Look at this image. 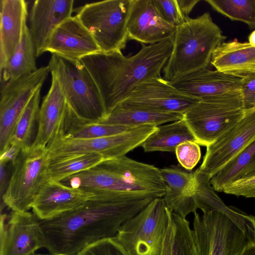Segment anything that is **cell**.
<instances>
[{
    "instance_id": "cb8c5ba5",
    "label": "cell",
    "mask_w": 255,
    "mask_h": 255,
    "mask_svg": "<svg viewBox=\"0 0 255 255\" xmlns=\"http://www.w3.org/2000/svg\"><path fill=\"white\" fill-rule=\"evenodd\" d=\"M183 118V115L179 113L152 111L121 103L98 123L130 127L145 125L157 127Z\"/></svg>"
},
{
    "instance_id": "e0dca14e",
    "label": "cell",
    "mask_w": 255,
    "mask_h": 255,
    "mask_svg": "<svg viewBox=\"0 0 255 255\" xmlns=\"http://www.w3.org/2000/svg\"><path fill=\"white\" fill-rule=\"evenodd\" d=\"M70 123V108L58 81L52 76L50 88L40 107L37 133L32 144L47 146L65 134Z\"/></svg>"
},
{
    "instance_id": "7402d4cb",
    "label": "cell",
    "mask_w": 255,
    "mask_h": 255,
    "mask_svg": "<svg viewBox=\"0 0 255 255\" xmlns=\"http://www.w3.org/2000/svg\"><path fill=\"white\" fill-rule=\"evenodd\" d=\"M211 64L216 70L240 79L255 74V47L236 39L223 42L214 51Z\"/></svg>"
},
{
    "instance_id": "8fae6325",
    "label": "cell",
    "mask_w": 255,
    "mask_h": 255,
    "mask_svg": "<svg viewBox=\"0 0 255 255\" xmlns=\"http://www.w3.org/2000/svg\"><path fill=\"white\" fill-rule=\"evenodd\" d=\"M50 70L48 65L1 85L0 101V154L9 146L15 126L35 92L41 88Z\"/></svg>"
},
{
    "instance_id": "ffe728a7",
    "label": "cell",
    "mask_w": 255,
    "mask_h": 255,
    "mask_svg": "<svg viewBox=\"0 0 255 255\" xmlns=\"http://www.w3.org/2000/svg\"><path fill=\"white\" fill-rule=\"evenodd\" d=\"M170 82L199 101L241 92V79L207 68Z\"/></svg>"
},
{
    "instance_id": "277c9868",
    "label": "cell",
    "mask_w": 255,
    "mask_h": 255,
    "mask_svg": "<svg viewBox=\"0 0 255 255\" xmlns=\"http://www.w3.org/2000/svg\"><path fill=\"white\" fill-rule=\"evenodd\" d=\"M226 38L208 12L189 18L176 27L163 78L173 82L207 68L214 50Z\"/></svg>"
},
{
    "instance_id": "4dcf8cb0",
    "label": "cell",
    "mask_w": 255,
    "mask_h": 255,
    "mask_svg": "<svg viewBox=\"0 0 255 255\" xmlns=\"http://www.w3.org/2000/svg\"><path fill=\"white\" fill-rule=\"evenodd\" d=\"M215 10L255 30V0H205Z\"/></svg>"
},
{
    "instance_id": "5bb4252c",
    "label": "cell",
    "mask_w": 255,
    "mask_h": 255,
    "mask_svg": "<svg viewBox=\"0 0 255 255\" xmlns=\"http://www.w3.org/2000/svg\"><path fill=\"white\" fill-rule=\"evenodd\" d=\"M0 255H32L44 248L40 220L32 212L12 211L0 217Z\"/></svg>"
},
{
    "instance_id": "ba28073f",
    "label": "cell",
    "mask_w": 255,
    "mask_h": 255,
    "mask_svg": "<svg viewBox=\"0 0 255 255\" xmlns=\"http://www.w3.org/2000/svg\"><path fill=\"white\" fill-rule=\"evenodd\" d=\"M46 146L32 144L21 150L14 163L7 189L0 200V212L5 207L12 211L25 212L47 179L49 162Z\"/></svg>"
},
{
    "instance_id": "3957f363",
    "label": "cell",
    "mask_w": 255,
    "mask_h": 255,
    "mask_svg": "<svg viewBox=\"0 0 255 255\" xmlns=\"http://www.w3.org/2000/svg\"><path fill=\"white\" fill-rule=\"evenodd\" d=\"M77 187L94 193L163 197L167 189L160 169L127 156L105 160L77 173Z\"/></svg>"
},
{
    "instance_id": "1f68e13d",
    "label": "cell",
    "mask_w": 255,
    "mask_h": 255,
    "mask_svg": "<svg viewBox=\"0 0 255 255\" xmlns=\"http://www.w3.org/2000/svg\"><path fill=\"white\" fill-rule=\"evenodd\" d=\"M135 127L109 125L101 123L71 121L64 135L76 138H95L113 135Z\"/></svg>"
},
{
    "instance_id": "9a60e30c",
    "label": "cell",
    "mask_w": 255,
    "mask_h": 255,
    "mask_svg": "<svg viewBox=\"0 0 255 255\" xmlns=\"http://www.w3.org/2000/svg\"><path fill=\"white\" fill-rule=\"evenodd\" d=\"M95 195L47 178L35 196L31 209L40 221H46L79 208Z\"/></svg>"
},
{
    "instance_id": "d6a6232c",
    "label": "cell",
    "mask_w": 255,
    "mask_h": 255,
    "mask_svg": "<svg viewBox=\"0 0 255 255\" xmlns=\"http://www.w3.org/2000/svg\"><path fill=\"white\" fill-rule=\"evenodd\" d=\"M175 152L179 163L187 170L193 169L201 156L199 144L194 141H185L179 144Z\"/></svg>"
},
{
    "instance_id": "8992f818",
    "label": "cell",
    "mask_w": 255,
    "mask_h": 255,
    "mask_svg": "<svg viewBox=\"0 0 255 255\" xmlns=\"http://www.w3.org/2000/svg\"><path fill=\"white\" fill-rule=\"evenodd\" d=\"M171 214L163 198H155L127 221L115 237L128 255H161Z\"/></svg>"
},
{
    "instance_id": "7c38bea8",
    "label": "cell",
    "mask_w": 255,
    "mask_h": 255,
    "mask_svg": "<svg viewBox=\"0 0 255 255\" xmlns=\"http://www.w3.org/2000/svg\"><path fill=\"white\" fill-rule=\"evenodd\" d=\"M255 138V109L206 147L203 161L196 170L209 179Z\"/></svg>"
},
{
    "instance_id": "d4e9b609",
    "label": "cell",
    "mask_w": 255,
    "mask_h": 255,
    "mask_svg": "<svg viewBox=\"0 0 255 255\" xmlns=\"http://www.w3.org/2000/svg\"><path fill=\"white\" fill-rule=\"evenodd\" d=\"M255 177V138L210 179L214 190L223 192L237 181Z\"/></svg>"
},
{
    "instance_id": "44dd1931",
    "label": "cell",
    "mask_w": 255,
    "mask_h": 255,
    "mask_svg": "<svg viewBox=\"0 0 255 255\" xmlns=\"http://www.w3.org/2000/svg\"><path fill=\"white\" fill-rule=\"evenodd\" d=\"M0 71L19 45L26 26L27 3L24 0H0Z\"/></svg>"
},
{
    "instance_id": "8d00e7d4",
    "label": "cell",
    "mask_w": 255,
    "mask_h": 255,
    "mask_svg": "<svg viewBox=\"0 0 255 255\" xmlns=\"http://www.w3.org/2000/svg\"><path fill=\"white\" fill-rule=\"evenodd\" d=\"M241 93L244 109H255V74L241 79Z\"/></svg>"
},
{
    "instance_id": "e575fe53",
    "label": "cell",
    "mask_w": 255,
    "mask_h": 255,
    "mask_svg": "<svg viewBox=\"0 0 255 255\" xmlns=\"http://www.w3.org/2000/svg\"><path fill=\"white\" fill-rule=\"evenodd\" d=\"M156 6L163 19L177 27L186 20L182 14L177 0H154Z\"/></svg>"
},
{
    "instance_id": "484cf974",
    "label": "cell",
    "mask_w": 255,
    "mask_h": 255,
    "mask_svg": "<svg viewBox=\"0 0 255 255\" xmlns=\"http://www.w3.org/2000/svg\"><path fill=\"white\" fill-rule=\"evenodd\" d=\"M195 138L183 119L157 127L156 129L141 145L145 152L175 151L185 141Z\"/></svg>"
},
{
    "instance_id": "52a82bcc",
    "label": "cell",
    "mask_w": 255,
    "mask_h": 255,
    "mask_svg": "<svg viewBox=\"0 0 255 255\" xmlns=\"http://www.w3.org/2000/svg\"><path fill=\"white\" fill-rule=\"evenodd\" d=\"M247 111L239 92L199 101L183 118L196 142L207 147L240 121Z\"/></svg>"
},
{
    "instance_id": "2e32d148",
    "label": "cell",
    "mask_w": 255,
    "mask_h": 255,
    "mask_svg": "<svg viewBox=\"0 0 255 255\" xmlns=\"http://www.w3.org/2000/svg\"><path fill=\"white\" fill-rule=\"evenodd\" d=\"M176 27L159 13L154 0H132L127 21L128 39L153 44L172 40Z\"/></svg>"
},
{
    "instance_id": "4316f807",
    "label": "cell",
    "mask_w": 255,
    "mask_h": 255,
    "mask_svg": "<svg viewBox=\"0 0 255 255\" xmlns=\"http://www.w3.org/2000/svg\"><path fill=\"white\" fill-rule=\"evenodd\" d=\"M36 57L34 45L26 25L19 45L5 66L0 71L1 83L16 80L36 71Z\"/></svg>"
},
{
    "instance_id": "ab89813d",
    "label": "cell",
    "mask_w": 255,
    "mask_h": 255,
    "mask_svg": "<svg viewBox=\"0 0 255 255\" xmlns=\"http://www.w3.org/2000/svg\"><path fill=\"white\" fill-rule=\"evenodd\" d=\"M181 12L186 19H189V14L200 0H177Z\"/></svg>"
},
{
    "instance_id": "9c48e42d",
    "label": "cell",
    "mask_w": 255,
    "mask_h": 255,
    "mask_svg": "<svg viewBox=\"0 0 255 255\" xmlns=\"http://www.w3.org/2000/svg\"><path fill=\"white\" fill-rule=\"evenodd\" d=\"M132 0H106L87 3L79 9L76 16L92 34L101 52L125 48Z\"/></svg>"
},
{
    "instance_id": "4fadbf2b",
    "label": "cell",
    "mask_w": 255,
    "mask_h": 255,
    "mask_svg": "<svg viewBox=\"0 0 255 255\" xmlns=\"http://www.w3.org/2000/svg\"><path fill=\"white\" fill-rule=\"evenodd\" d=\"M198 101L161 77H156L138 84L121 103L152 111L183 115Z\"/></svg>"
},
{
    "instance_id": "603a6c76",
    "label": "cell",
    "mask_w": 255,
    "mask_h": 255,
    "mask_svg": "<svg viewBox=\"0 0 255 255\" xmlns=\"http://www.w3.org/2000/svg\"><path fill=\"white\" fill-rule=\"evenodd\" d=\"M160 171L167 186L162 198L167 208L184 218L196 212L197 209L192 197L194 172H188L175 166L163 168Z\"/></svg>"
},
{
    "instance_id": "ac0fdd59",
    "label": "cell",
    "mask_w": 255,
    "mask_h": 255,
    "mask_svg": "<svg viewBox=\"0 0 255 255\" xmlns=\"http://www.w3.org/2000/svg\"><path fill=\"white\" fill-rule=\"evenodd\" d=\"M47 51L73 61L101 52L92 34L76 16L67 18L56 28Z\"/></svg>"
},
{
    "instance_id": "f35d334b",
    "label": "cell",
    "mask_w": 255,
    "mask_h": 255,
    "mask_svg": "<svg viewBox=\"0 0 255 255\" xmlns=\"http://www.w3.org/2000/svg\"><path fill=\"white\" fill-rule=\"evenodd\" d=\"M20 151L21 150L18 147L10 145L4 152L0 154V161L11 163L12 165Z\"/></svg>"
},
{
    "instance_id": "836d02e7",
    "label": "cell",
    "mask_w": 255,
    "mask_h": 255,
    "mask_svg": "<svg viewBox=\"0 0 255 255\" xmlns=\"http://www.w3.org/2000/svg\"><path fill=\"white\" fill-rule=\"evenodd\" d=\"M76 255H128L116 238H106L87 247Z\"/></svg>"
},
{
    "instance_id": "f546056e",
    "label": "cell",
    "mask_w": 255,
    "mask_h": 255,
    "mask_svg": "<svg viewBox=\"0 0 255 255\" xmlns=\"http://www.w3.org/2000/svg\"><path fill=\"white\" fill-rule=\"evenodd\" d=\"M41 88L34 94L19 118L12 133L9 146L22 150L33 144L37 133L36 128H38Z\"/></svg>"
},
{
    "instance_id": "60d3db41",
    "label": "cell",
    "mask_w": 255,
    "mask_h": 255,
    "mask_svg": "<svg viewBox=\"0 0 255 255\" xmlns=\"http://www.w3.org/2000/svg\"><path fill=\"white\" fill-rule=\"evenodd\" d=\"M243 255H255V244L249 246L244 251Z\"/></svg>"
},
{
    "instance_id": "30bf717a",
    "label": "cell",
    "mask_w": 255,
    "mask_h": 255,
    "mask_svg": "<svg viewBox=\"0 0 255 255\" xmlns=\"http://www.w3.org/2000/svg\"><path fill=\"white\" fill-rule=\"evenodd\" d=\"M192 228L197 255H243L254 244L239 226L225 214L197 212Z\"/></svg>"
},
{
    "instance_id": "74e56055",
    "label": "cell",
    "mask_w": 255,
    "mask_h": 255,
    "mask_svg": "<svg viewBox=\"0 0 255 255\" xmlns=\"http://www.w3.org/2000/svg\"><path fill=\"white\" fill-rule=\"evenodd\" d=\"M7 163L0 161V197L1 200L7 189L9 179H8V170Z\"/></svg>"
},
{
    "instance_id": "5b68a950",
    "label": "cell",
    "mask_w": 255,
    "mask_h": 255,
    "mask_svg": "<svg viewBox=\"0 0 255 255\" xmlns=\"http://www.w3.org/2000/svg\"><path fill=\"white\" fill-rule=\"evenodd\" d=\"M48 65L73 113V121L97 123L106 118V110L97 85L80 61L52 54Z\"/></svg>"
},
{
    "instance_id": "6da1fadb",
    "label": "cell",
    "mask_w": 255,
    "mask_h": 255,
    "mask_svg": "<svg viewBox=\"0 0 255 255\" xmlns=\"http://www.w3.org/2000/svg\"><path fill=\"white\" fill-rule=\"evenodd\" d=\"M95 194L74 211L40 221L43 247L51 255H76L94 243L116 237L127 221L154 199Z\"/></svg>"
},
{
    "instance_id": "d6986e66",
    "label": "cell",
    "mask_w": 255,
    "mask_h": 255,
    "mask_svg": "<svg viewBox=\"0 0 255 255\" xmlns=\"http://www.w3.org/2000/svg\"><path fill=\"white\" fill-rule=\"evenodd\" d=\"M73 0H36L29 14V30L39 57L46 52L50 39L56 28L72 16Z\"/></svg>"
},
{
    "instance_id": "d590c367",
    "label": "cell",
    "mask_w": 255,
    "mask_h": 255,
    "mask_svg": "<svg viewBox=\"0 0 255 255\" xmlns=\"http://www.w3.org/2000/svg\"><path fill=\"white\" fill-rule=\"evenodd\" d=\"M227 194L255 198V177L237 181L224 188Z\"/></svg>"
},
{
    "instance_id": "83f0119b",
    "label": "cell",
    "mask_w": 255,
    "mask_h": 255,
    "mask_svg": "<svg viewBox=\"0 0 255 255\" xmlns=\"http://www.w3.org/2000/svg\"><path fill=\"white\" fill-rule=\"evenodd\" d=\"M161 255H197L190 223L172 212Z\"/></svg>"
},
{
    "instance_id": "f1b7e54d",
    "label": "cell",
    "mask_w": 255,
    "mask_h": 255,
    "mask_svg": "<svg viewBox=\"0 0 255 255\" xmlns=\"http://www.w3.org/2000/svg\"><path fill=\"white\" fill-rule=\"evenodd\" d=\"M107 160L103 155L95 153L50 159L46 170V177L61 182L71 175L97 166Z\"/></svg>"
},
{
    "instance_id": "7a4b0ae2",
    "label": "cell",
    "mask_w": 255,
    "mask_h": 255,
    "mask_svg": "<svg viewBox=\"0 0 255 255\" xmlns=\"http://www.w3.org/2000/svg\"><path fill=\"white\" fill-rule=\"evenodd\" d=\"M172 40L145 45L135 55L125 57L121 51L100 52L82 58L99 89L107 116L134 88L145 80L161 77L170 56Z\"/></svg>"
},
{
    "instance_id": "b9f144b4",
    "label": "cell",
    "mask_w": 255,
    "mask_h": 255,
    "mask_svg": "<svg viewBox=\"0 0 255 255\" xmlns=\"http://www.w3.org/2000/svg\"><path fill=\"white\" fill-rule=\"evenodd\" d=\"M249 43L255 47V30L253 31L249 36Z\"/></svg>"
}]
</instances>
